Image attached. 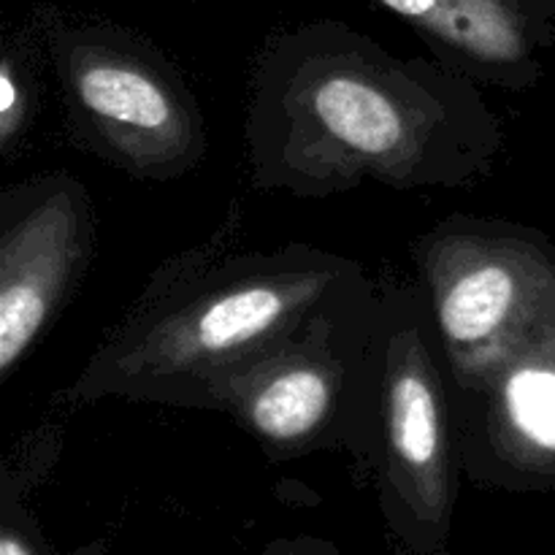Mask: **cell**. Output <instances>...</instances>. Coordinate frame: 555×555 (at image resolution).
I'll list each match as a JSON object with an SVG mask.
<instances>
[{
    "mask_svg": "<svg viewBox=\"0 0 555 555\" xmlns=\"http://www.w3.org/2000/svg\"><path fill=\"white\" fill-rule=\"evenodd\" d=\"M244 144L263 193L466 190L496 171L504 122L437 57H399L347 22L312 20L260 49Z\"/></svg>",
    "mask_w": 555,
    "mask_h": 555,
    "instance_id": "1",
    "label": "cell"
},
{
    "mask_svg": "<svg viewBox=\"0 0 555 555\" xmlns=\"http://www.w3.org/2000/svg\"><path fill=\"white\" fill-rule=\"evenodd\" d=\"M222 242L168 260L57 401L217 412L233 383L379 285L361 260L331 249L225 255Z\"/></svg>",
    "mask_w": 555,
    "mask_h": 555,
    "instance_id": "2",
    "label": "cell"
},
{
    "mask_svg": "<svg viewBox=\"0 0 555 555\" xmlns=\"http://www.w3.org/2000/svg\"><path fill=\"white\" fill-rule=\"evenodd\" d=\"M379 296V393L369 475L396 555H442L464 477L453 388L415 276H383Z\"/></svg>",
    "mask_w": 555,
    "mask_h": 555,
    "instance_id": "3",
    "label": "cell"
},
{
    "mask_svg": "<svg viewBox=\"0 0 555 555\" xmlns=\"http://www.w3.org/2000/svg\"><path fill=\"white\" fill-rule=\"evenodd\" d=\"M41 30L81 152L144 182H171L204 163V108L155 41L95 20H43Z\"/></svg>",
    "mask_w": 555,
    "mask_h": 555,
    "instance_id": "4",
    "label": "cell"
},
{
    "mask_svg": "<svg viewBox=\"0 0 555 555\" xmlns=\"http://www.w3.org/2000/svg\"><path fill=\"white\" fill-rule=\"evenodd\" d=\"M453 393L480 383L555 307V242L496 217L453 215L410 242Z\"/></svg>",
    "mask_w": 555,
    "mask_h": 555,
    "instance_id": "5",
    "label": "cell"
},
{
    "mask_svg": "<svg viewBox=\"0 0 555 555\" xmlns=\"http://www.w3.org/2000/svg\"><path fill=\"white\" fill-rule=\"evenodd\" d=\"M383 296H372L323 320L233 383L222 415L255 439L271 461L312 453H347L369 469L379 393Z\"/></svg>",
    "mask_w": 555,
    "mask_h": 555,
    "instance_id": "6",
    "label": "cell"
},
{
    "mask_svg": "<svg viewBox=\"0 0 555 555\" xmlns=\"http://www.w3.org/2000/svg\"><path fill=\"white\" fill-rule=\"evenodd\" d=\"M95 206L65 171L38 173L0 195V383L22 366L87 274Z\"/></svg>",
    "mask_w": 555,
    "mask_h": 555,
    "instance_id": "7",
    "label": "cell"
},
{
    "mask_svg": "<svg viewBox=\"0 0 555 555\" xmlns=\"http://www.w3.org/2000/svg\"><path fill=\"white\" fill-rule=\"evenodd\" d=\"M453 401L464 477L491 491H555V307Z\"/></svg>",
    "mask_w": 555,
    "mask_h": 555,
    "instance_id": "8",
    "label": "cell"
},
{
    "mask_svg": "<svg viewBox=\"0 0 555 555\" xmlns=\"http://www.w3.org/2000/svg\"><path fill=\"white\" fill-rule=\"evenodd\" d=\"M480 87L534 90L555 47V0H372Z\"/></svg>",
    "mask_w": 555,
    "mask_h": 555,
    "instance_id": "9",
    "label": "cell"
},
{
    "mask_svg": "<svg viewBox=\"0 0 555 555\" xmlns=\"http://www.w3.org/2000/svg\"><path fill=\"white\" fill-rule=\"evenodd\" d=\"M63 455V431L41 426L11 450L0 469V555H106V542H92L74 553H57L27 509V493L43 482Z\"/></svg>",
    "mask_w": 555,
    "mask_h": 555,
    "instance_id": "10",
    "label": "cell"
},
{
    "mask_svg": "<svg viewBox=\"0 0 555 555\" xmlns=\"http://www.w3.org/2000/svg\"><path fill=\"white\" fill-rule=\"evenodd\" d=\"M43 41L36 36L9 38L0 57V155L14 160L30 133L38 108V57Z\"/></svg>",
    "mask_w": 555,
    "mask_h": 555,
    "instance_id": "11",
    "label": "cell"
},
{
    "mask_svg": "<svg viewBox=\"0 0 555 555\" xmlns=\"http://www.w3.org/2000/svg\"><path fill=\"white\" fill-rule=\"evenodd\" d=\"M266 555H339L334 545L328 542L312 540V537H301V540H280L269 545Z\"/></svg>",
    "mask_w": 555,
    "mask_h": 555,
    "instance_id": "12",
    "label": "cell"
}]
</instances>
